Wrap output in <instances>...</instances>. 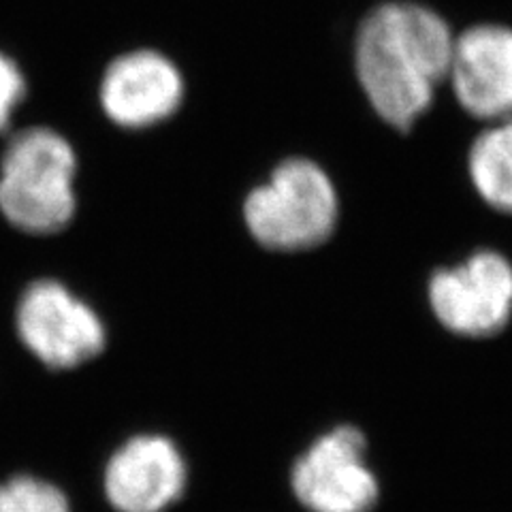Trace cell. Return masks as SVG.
Listing matches in <instances>:
<instances>
[{"instance_id": "obj_12", "label": "cell", "mask_w": 512, "mask_h": 512, "mask_svg": "<svg viewBox=\"0 0 512 512\" xmlns=\"http://www.w3.org/2000/svg\"><path fill=\"white\" fill-rule=\"evenodd\" d=\"M28 99V79L22 64L0 47V137L9 135Z\"/></svg>"}, {"instance_id": "obj_10", "label": "cell", "mask_w": 512, "mask_h": 512, "mask_svg": "<svg viewBox=\"0 0 512 512\" xmlns=\"http://www.w3.org/2000/svg\"><path fill=\"white\" fill-rule=\"evenodd\" d=\"M470 175L480 197L495 210L512 214V118L478 135L470 150Z\"/></svg>"}, {"instance_id": "obj_2", "label": "cell", "mask_w": 512, "mask_h": 512, "mask_svg": "<svg viewBox=\"0 0 512 512\" xmlns=\"http://www.w3.org/2000/svg\"><path fill=\"white\" fill-rule=\"evenodd\" d=\"M79 156L47 124H20L0 148V216L26 237H56L77 216Z\"/></svg>"}, {"instance_id": "obj_1", "label": "cell", "mask_w": 512, "mask_h": 512, "mask_svg": "<svg viewBox=\"0 0 512 512\" xmlns=\"http://www.w3.org/2000/svg\"><path fill=\"white\" fill-rule=\"evenodd\" d=\"M451 28L438 13L414 3L374 9L357 37V75L378 116L410 128L434 101L448 75Z\"/></svg>"}, {"instance_id": "obj_5", "label": "cell", "mask_w": 512, "mask_h": 512, "mask_svg": "<svg viewBox=\"0 0 512 512\" xmlns=\"http://www.w3.org/2000/svg\"><path fill=\"white\" fill-rule=\"evenodd\" d=\"M103 118L124 133H148L180 114L186 77L169 54L139 45L111 56L96 88Z\"/></svg>"}, {"instance_id": "obj_8", "label": "cell", "mask_w": 512, "mask_h": 512, "mask_svg": "<svg viewBox=\"0 0 512 512\" xmlns=\"http://www.w3.org/2000/svg\"><path fill=\"white\" fill-rule=\"evenodd\" d=\"M188 487V466L171 438L139 434L122 442L103 472V491L116 512H167Z\"/></svg>"}, {"instance_id": "obj_6", "label": "cell", "mask_w": 512, "mask_h": 512, "mask_svg": "<svg viewBox=\"0 0 512 512\" xmlns=\"http://www.w3.org/2000/svg\"><path fill=\"white\" fill-rule=\"evenodd\" d=\"M429 301L440 323L468 338H485L512 316V265L498 252H476L429 282Z\"/></svg>"}, {"instance_id": "obj_3", "label": "cell", "mask_w": 512, "mask_h": 512, "mask_svg": "<svg viewBox=\"0 0 512 512\" xmlns=\"http://www.w3.org/2000/svg\"><path fill=\"white\" fill-rule=\"evenodd\" d=\"M252 244L293 254L325 244L338 222V195L329 175L308 158H284L239 203Z\"/></svg>"}, {"instance_id": "obj_4", "label": "cell", "mask_w": 512, "mask_h": 512, "mask_svg": "<svg viewBox=\"0 0 512 512\" xmlns=\"http://www.w3.org/2000/svg\"><path fill=\"white\" fill-rule=\"evenodd\" d=\"M11 323L26 357L50 374L82 372L109 348L99 308L56 276H37L22 286Z\"/></svg>"}, {"instance_id": "obj_7", "label": "cell", "mask_w": 512, "mask_h": 512, "mask_svg": "<svg viewBox=\"0 0 512 512\" xmlns=\"http://www.w3.org/2000/svg\"><path fill=\"white\" fill-rule=\"evenodd\" d=\"M293 491L312 512H370L378 480L365 463V438L355 427H338L318 438L293 468Z\"/></svg>"}, {"instance_id": "obj_9", "label": "cell", "mask_w": 512, "mask_h": 512, "mask_svg": "<svg viewBox=\"0 0 512 512\" xmlns=\"http://www.w3.org/2000/svg\"><path fill=\"white\" fill-rule=\"evenodd\" d=\"M446 79L470 116L512 118V30L489 24L463 32L453 41Z\"/></svg>"}, {"instance_id": "obj_11", "label": "cell", "mask_w": 512, "mask_h": 512, "mask_svg": "<svg viewBox=\"0 0 512 512\" xmlns=\"http://www.w3.org/2000/svg\"><path fill=\"white\" fill-rule=\"evenodd\" d=\"M0 512H73L60 487L39 476L20 474L0 483Z\"/></svg>"}]
</instances>
